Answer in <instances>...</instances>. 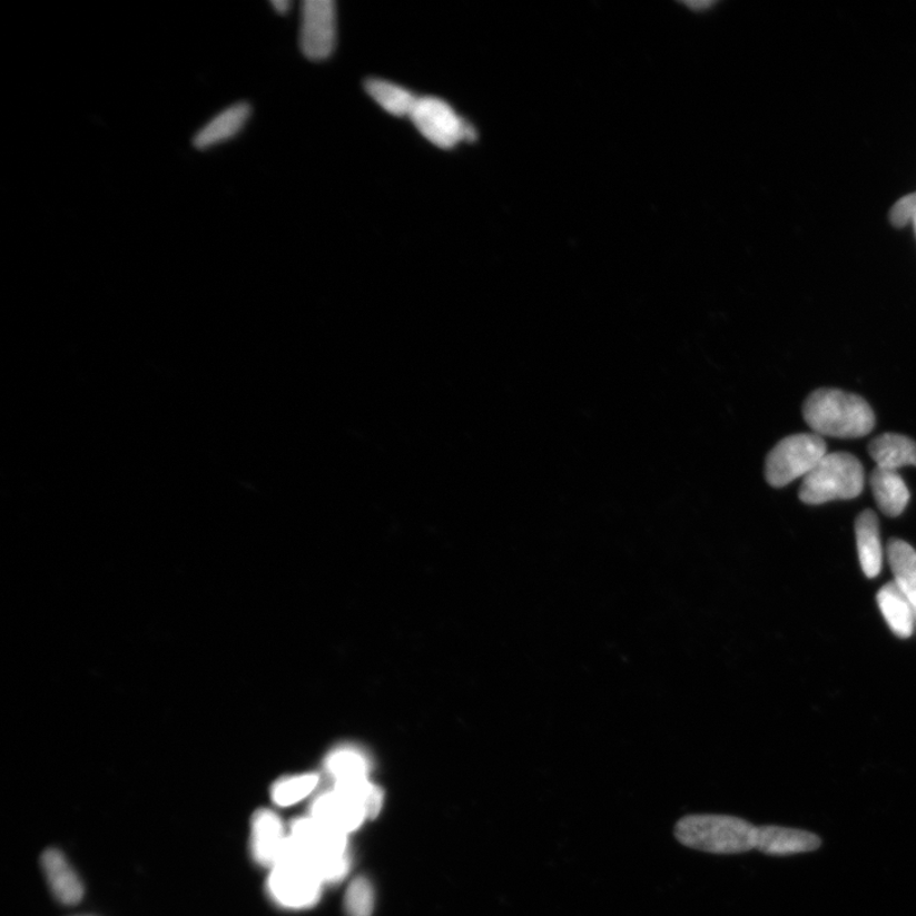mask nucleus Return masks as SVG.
<instances>
[{
  "mask_svg": "<svg viewBox=\"0 0 916 916\" xmlns=\"http://www.w3.org/2000/svg\"><path fill=\"white\" fill-rule=\"evenodd\" d=\"M821 847L816 834L779 826H760L756 833L755 849L768 856L785 857L815 851Z\"/></svg>",
  "mask_w": 916,
  "mask_h": 916,
  "instance_id": "nucleus-10",
  "label": "nucleus"
},
{
  "mask_svg": "<svg viewBox=\"0 0 916 916\" xmlns=\"http://www.w3.org/2000/svg\"><path fill=\"white\" fill-rule=\"evenodd\" d=\"M905 594H906V598L909 599V601L912 603L913 611H914L915 626H916V591L905 593Z\"/></svg>",
  "mask_w": 916,
  "mask_h": 916,
  "instance_id": "nucleus-25",
  "label": "nucleus"
},
{
  "mask_svg": "<svg viewBox=\"0 0 916 916\" xmlns=\"http://www.w3.org/2000/svg\"><path fill=\"white\" fill-rule=\"evenodd\" d=\"M41 865L52 895L61 904L76 905L82 900V880L63 853L58 849L47 850L42 854Z\"/></svg>",
  "mask_w": 916,
  "mask_h": 916,
  "instance_id": "nucleus-11",
  "label": "nucleus"
},
{
  "mask_svg": "<svg viewBox=\"0 0 916 916\" xmlns=\"http://www.w3.org/2000/svg\"><path fill=\"white\" fill-rule=\"evenodd\" d=\"M827 455L820 435L802 433L789 435L774 447L765 462V477L774 487H781L805 479Z\"/></svg>",
  "mask_w": 916,
  "mask_h": 916,
  "instance_id": "nucleus-4",
  "label": "nucleus"
},
{
  "mask_svg": "<svg viewBox=\"0 0 916 916\" xmlns=\"http://www.w3.org/2000/svg\"><path fill=\"white\" fill-rule=\"evenodd\" d=\"M370 764L363 754L349 747L337 749L326 759V769L335 782L368 778Z\"/></svg>",
  "mask_w": 916,
  "mask_h": 916,
  "instance_id": "nucleus-19",
  "label": "nucleus"
},
{
  "mask_svg": "<svg viewBox=\"0 0 916 916\" xmlns=\"http://www.w3.org/2000/svg\"><path fill=\"white\" fill-rule=\"evenodd\" d=\"M311 817L345 835L357 830L368 818L358 802L336 789L316 798Z\"/></svg>",
  "mask_w": 916,
  "mask_h": 916,
  "instance_id": "nucleus-9",
  "label": "nucleus"
},
{
  "mask_svg": "<svg viewBox=\"0 0 916 916\" xmlns=\"http://www.w3.org/2000/svg\"><path fill=\"white\" fill-rule=\"evenodd\" d=\"M870 487L878 509L888 518H898L909 504V489L897 471L876 467L870 475Z\"/></svg>",
  "mask_w": 916,
  "mask_h": 916,
  "instance_id": "nucleus-14",
  "label": "nucleus"
},
{
  "mask_svg": "<svg viewBox=\"0 0 916 916\" xmlns=\"http://www.w3.org/2000/svg\"><path fill=\"white\" fill-rule=\"evenodd\" d=\"M252 108L247 102H238L211 119L194 138V147L200 150L216 147L235 138L250 119Z\"/></svg>",
  "mask_w": 916,
  "mask_h": 916,
  "instance_id": "nucleus-12",
  "label": "nucleus"
},
{
  "mask_svg": "<svg viewBox=\"0 0 916 916\" xmlns=\"http://www.w3.org/2000/svg\"><path fill=\"white\" fill-rule=\"evenodd\" d=\"M324 880L305 860L283 850L277 865L272 868L268 888L275 902L290 909L314 905Z\"/></svg>",
  "mask_w": 916,
  "mask_h": 916,
  "instance_id": "nucleus-5",
  "label": "nucleus"
},
{
  "mask_svg": "<svg viewBox=\"0 0 916 916\" xmlns=\"http://www.w3.org/2000/svg\"><path fill=\"white\" fill-rule=\"evenodd\" d=\"M375 906V892L367 878H355L345 897L348 916H371Z\"/></svg>",
  "mask_w": 916,
  "mask_h": 916,
  "instance_id": "nucleus-22",
  "label": "nucleus"
},
{
  "mask_svg": "<svg viewBox=\"0 0 916 916\" xmlns=\"http://www.w3.org/2000/svg\"><path fill=\"white\" fill-rule=\"evenodd\" d=\"M272 4L275 8V11L282 14H286L290 8V2H288V0H275Z\"/></svg>",
  "mask_w": 916,
  "mask_h": 916,
  "instance_id": "nucleus-24",
  "label": "nucleus"
},
{
  "mask_svg": "<svg viewBox=\"0 0 916 916\" xmlns=\"http://www.w3.org/2000/svg\"><path fill=\"white\" fill-rule=\"evenodd\" d=\"M887 560L895 583L904 593L916 591V550L900 539L889 540Z\"/></svg>",
  "mask_w": 916,
  "mask_h": 916,
  "instance_id": "nucleus-18",
  "label": "nucleus"
},
{
  "mask_svg": "<svg viewBox=\"0 0 916 916\" xmlns=\"http://www.w3.org/2000/svg\"><path fill=\"white\" fill-rule=\"evenodd\" d=\"M288 840L284 825L270 809H260L253 817L252 850L260 866L274 867L282 857Z\"/></svg>",
  "mask_w": 916,
  "mask_h": 916,
  "instance_id": "nucleus-8",
  "label": "nucleus"
},
{
  "mask_svg": "<svg viewBox=\"0 0 916 916\" xmlns=\"http://www.w3.org/2000/svg\"><path fill=\"white\" fill-rule=\"evenodd\" d=\"M914 217H916V194L907 195V197L898 200L889 211V219H892L895 227L909 224V220Z\"/></svg>",
  "mask_w": 916,
  "mask_h": 916,
  "instance_id": "nucleus-23",
  "label": "nucleus"
},
{
  "mask_svg": "<svg viewBox=\"0 0 916 916\" xmlns=\"http://www.w3.org/2000/svg\"><path fill=\"white\" fill-rule=\"evenodd\" d=\"M869 455L880 469L916 466V443L905 435L886 433L870 442Z\"/></svg>",
  "mask_w": 916,
  "mask_h": 916,
  "instance_id": "nucleus-16",
  "label": "nucleus"
},
{
  "mask_svg": "<svg viewBox=\"0 0 916 916\" xmlns=\"http://www.w3.org/2000/svg\"><path fill=\"white\" fill-rule=\"evenodd\" d=\"M856 538L863 573L876 578L883 571L884 549L880 544L879 521L874 511H863L856 521Z\"/></svg>",
  "mask_w": 916,
  "mask_h": 916,
  "instance_id": "nucleus-13",
  "label": "nucleus"
},
{
  "mask_svg": "<svg viewBox=\"0 0 916 916\" xmlns=\"http://www.w3.org/2000/svg\"><path fill=\"white\" fill-rule=\"evenodd\" d=\"M336 43V10L333 0H306L302 4L299 46L315 61L325 60Z\"/></svg>",
  "mask_w": 916,
  "mask_h": 916,
  "instance_id": "nucleus-7",
  "label": "nucleus"
},
{
  "mask_svg": "<svg viewBox=\"0 0 916 916\" xmlns=\"http://www.w3.org/2000/svg\"><path fill=\"white\" fill-rule=\"evenodd\" d=\"M880 612L893 633L898 638H910L914 633L915 619L909 599L895 582L887 583L877 593Z\"/></svg>",
  "mask_w": 916,
  "mask_h": 916,
  "instance_id": "nucleus-15",
  "label": "nucleus"
},
{
  "mask_svg": "<svg viewBox=\"0 0 916 916\" xmlns=\"http://www.w3.org/2000/svg\"><path fill=\"white\" fill-rule=\"evenodd\" d=\"M758 827L727 815H689L674 826L684 847L711 854H738L755 849Z\"/></svg>",
  "mask_w": 916,
  "mask_h": 916,
  "instance_id": "nucleus-2",
  "label": "nucleus"
},
{
  "mask_svg": "<svg viewBox=\"0 0 916 916\" xmlns=\"http://www.w3.org/2000/svg\"><path fill=\"white\" fill-rule=\"evenodd\" d=\"M865 487V470L850 453L836 452L818 462L799 487V500L809 505L857 498Z\"/></svg>",
  "mask_w": 916,
  "mask_h": 916,
  "instance_id": "nucleus-3",
  "label": "nucleus"
},
{
  "mask_svg": "<svg viewBox=\"0 0 916 916\" xmlns=\"http://www.w3.org/2000/svg\"><path fill=\"white\" fill-rule=\"evenodd\" d=\"M334 789L358 802L368 818L378 816L384 805V794L368 778L335 782Z\"/></svg>",
  "mask_w": 916,
  "mask_h": 916,
  "instance_id": "nucleus-20",
  "label": "nucleus"
},
{
  "mask_svg": "<svg viewBox=\"0 0 916 916\" xmlns=\"http://www.w3.org/2000/svg\"><path fill=\"white\" fill-rule=\"evenodd\" d=\"M414 126L434 146L456 147L461 141H475L477 132L471 124L437 97H420L411 115Z\"/></svg>",
  "mask_w": 916,
  "mask_h": 916,
  "instance_id": "nucleus-6",
  "label": "nucleus"
},
{
  "mask_svg": "<svg viewBox=\"0 0 916 916\" xmlns=\"http://www.w3.org/2000/svg\"><path fill=\"white\" fill-rule=\"evenodd\" d=\"M809 429L820 437L860 439L874 430L876 417L865 398L841 390L820 388L804 404Z\"/></svg>",
  "mask_w": 916,
  "mask_h": 916,
  "instance_id": "nucleus-1",
  "label": "nucleus"
},
{
  "mask_svg": "<svg viewBox=\"0 0 916 916\" xmlns=\"http://www.w3.org/2000/svg\"><path fill=\"white\" fill-rule=\"evenodd\" d=\"M316 774L283 779L273 787L272 798L279 806H292L313 794L317 787Z\"/></svg>",
  "mask_w": 916,
  "mask_h": 916,
  "instance_id": "nucleus-21",
  "label": "nucleus"
},
{
  "mask_svg": "<svg viewBox=\"0 0 916 916\" xmlns=\"http://www.w3.org/2000/svg\"><path fill=\"white\" fill-rule=\"evenodd\" d=\"M366 91L382 109L400 118H411L415 105L420 100V97L407 91L406 88L378 78L368 79Z\"/></svg>",
  "mask_w": 916,
  "mask_h": 916,
  "instance_id": "nucleus-17",
  "label": "nucleus"
}]
</instances>
